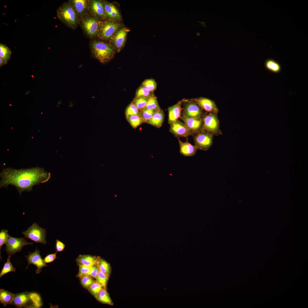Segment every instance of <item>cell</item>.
I'll return each mask as SVG.
<instances>
[{
	"instance_id": "6da1fadb",
	"label": "cell",
	"mask_w": 308,
	"mask_h": 308,
	"mask_svg": "<svg viewBox=\"0 0 308 308\" xmlns=\"http://www.w3.org/2000/svg\"><path fill=\"white\" fill-rule=\"evenodd\" d=\"M0 176V188L13 185L21 195L25 191H31L34 186L48 181L51 174L38 167L17 169L8 167L2 170Z\"/></svg>"
},
{
	"instance_id": "7a4b0ae2",
	"label": "cell",
	"mask_w": 308,
	"mask_h": 308,
	"mask_svg": "<svg viewBox=\"0 0 308 308\" xmlns=\"http://www.w3.org/2000/svg\"><path fill=\"white\" fill-rule=\"evenodd\" d=\"M90 47L93 56L102 64L109 62L115 54V49L112 45L102 41H92Z\"/></svg>"
},
{
	"instance_id": "3957f363",
	"label": "cell",
	"mask_w": 308,
	"mask_h": 308,
	"mask_svg": "<svg viewBox=\"0 0 308 308\" xmlns=\"http://www.w3.org/2000/svg\"><path fill=\"white\" fill-rule=\"evenodd\" d=\"M56 15L57 18L70 28L74 29L78 23V18L68 2L63 3L58 8Z\"/></svg>"
},
{
	"instance_id": "277c9868",
	"label": "cell",
	"mask_w": 308,
	"mask_h": 308,
	"mask_svg": "<svg viewBox=\"0 0 308 308\" xmlns=\"http://www.w3.org/2000/svg\"><path fill=\"white\" fill-rule=\"evenodd\" d=\"M202 119L203 126L202 130L208 131L214 136L222 134L220 128L219 120L217 114L207 113L204 114Z\"/></svg>"
},
{
	"instance_id": "5b68a950",
	"label": "cell",
	"mask_w": 308,
	"mask_h": 308,
	"mask_svg": "<svg viewBox=\"0 0 308 308\" xmlns=\"http://www.w3.org/2000/svg\"><path fill=\"white\" fill-rule=\"evenodd\" d=\"M120 26L119 23L112 20L100 21L97 36L102 39H109L112 37Z\"/></svg>"
},
{
	"instance_id": "8992f818",
	"label": "cell",
	"mask_w": 308,
	"mask_h": 308,
	"mask_svg": "<svg viewBox=\"0 0 308 308\" xmlns=\"http://www.w3.org/2000/svg\"><path fill=\"white\" fill-rule=\"evenodd\" d=\"M46 231L45 229L39 226L36 223L22 232L25 238L29 239L36 243L45 244Z\"/></svg>"
},
{
	"instance_id": "52a82bcc",
	"label": "cell",
	"mask_w": 308,
	"mask_h": 308,
	"mask_svg": "<svg viewBox=\"0 0 308 308\" xmlns=\"http://www.w3.org/2000/svg\"><path fill=\"white\" fill-rule=\"evenodd\" d=\"M81 20L82 27L89 37L93 38L98 35L100 22L98 18L92 15H86Z\"/></svg>"
},
{
	"instance_id": "ba28073f",
	"label": "cell",
	"mask_w": 308,
	"mask_h": 308,
	"mask_svg": "<svg viewBox=\"0 0 308 308\" xmlns=\"http://www.w3.org/2000/svg\"><path fill=\"white\" fill-rule=\"evenodd\" d=\"M193 136L195 146L198 150H207L212 144L214 135L208 131L202 130Z\"/></svg>"
},
{
	"instance_id": "9c48e42d",
	"label": "cell",
	"mask_w": 308,
	"mask_h": 308,
	"mask_svg": "<svg viewBox=\"0 0 308 308\" xmlns=\"http://www.w3.org/2000/svg\"><path fill=\"white\" fill-rule=\"evenodd\" d=\"M32 244L33 243L27 242L23 238L13 237L9 235L5 244V250L8 256H11L12 255L20 252L24 246Z\"/></svg>"
},
{
	"instance_id": "30bf717a",
	"label": "cell",
	"mask_w": 308,
	"mask_h": 308,
	"mask_svg": "<svg viewBox=\"0 0 308 308\" xmlns=\"http://www.w3.org/2000/svg\"><path fill=\"white\" fill-rule=\"evenodd\" d=\"M182 116L190 118H202L204 114L202 109L193 100H184Z\"/></svg>"
},
{
	"instance_id": "8fae6325",
	"label": "cell",
	"mask_w": 308,
	"mask_h": 308,
	"mask_svg": "<svg viewBox=\"0 0 308 308\" xmlns=\"http://www.w3.org/2000/svg\"><path fill=\"white\" fill-rule=\"evenodd\" d=\"M169 131L176 137H187L195 133L178 120L170 125Z\"/></svg>"
},
{
	"instance_id": "7c38bea8",
	"label": "cell",
	"mask_w": 308,
	"mask_h": 308,
	"mask_svg": "<svg viewBox=\"0 0 308 308\" xmlns=\"http://www.w3.org/2000/svg\"><path fill=\"white\" fill-rule=\"evenodd\" d=\"M25 256L27 258L26 260L28 262L26 268H27L29 264H34L37 267L36 271L37 274L39 273L42 271L43 267L47 266L46 263L40 256L39 250H37V248L34 252H29V255Z\"/></svg>"
},
{
	"instance_id": "4fadbf2b",
	"label": "cell",
	"mask_w": 308,
	"mask_h": 308,
	"mask_svg": "<svg viewBox=\"0 0 308 308\" xmlns=\"http://www.w3.org/2000/svg\"><path fill=\"white\" fill-rule=\"evenodd\" d=\"M88 11L91 15L97 18H106L104 1L98 0H89Z\"/></svg>"
},
{
	"instance_id": "5bb4252c",
	"label": "cell",
	"mask_w": 308,
	"mask_h": 308,
	"mask_svg": "<svg viewBox=\"0 0 308 308\" xmlns=\"http://www.w3.org/2000/svg\"><path fill=\"white\" fill-rule=\"evenodd\" d=\"M76 13L78 18H81L86 15L88 11L89 0H71L68 1Z\"/></svg>"
},
{
	"instance_id": "9a60e30c",
	"label": "cell",
	"mask_w": 308,
	"mask_h": 308,
	"mask_svg": "<svg viewBox=\"0 0 308 308\" xmlns=\"http://www.w3.org/2000/svg\"><path fill=\"white\" fill-rule=\"evenodd\" d=\"M180 118L183 121L187 127L194 133L202 130L203 126L202 118H190L182 116Z\"/></svg>"
},
{
	"instance_id": "2e32d148",
	"label": "cell",
	"mask_w": 308,
	"mask_h": 308,
	"mask_svg": "<svg viewBox=\"0 0 308 308\" xmlns=\"http://www.w3.org/2000/svg\"><path fill=\"white\" fill-rule=\"evenodd\" d=\"M194 101L202 110L207 113H213L217 114L219 110L215 102L208 98L201 97L194 99Z\"/></svg>"
},
{
	"instance_id": "e0dca14e",
	"label": "cell",
	"mask_w": 308,
	"mask_h": 308,
	"mask_svg": "<svg viewBox=\"0 0 308 308\" xmlns=\"http://www.w3.org/2000/svg\"><path fill=\"white\" fill-rule=\"evenodd\" d=\"M11 304L19 308L29 307L31 304L30 293L27 292L14 294V299Z\"/></svg>"
},
{
	"instance_id": "ac0fdd59",
	"label": "cell",
	"mask_w": 308,
	"mask_h": 308,
	"mask_svg": "<svg viewBox=\"0 0 308 308\" xmlns=\"http://www.w3.org/2000/svg\"><path fill=\"white\" fill-rule=\"evenodd\" d=\"M129 31L126 28H123L114 35L113 42L118 52H119L124 46L127 34Z\"/></svg>"
},
{
	"instance_id": "d6986e66",
	"label": "cell",
	"mask_w": 308,
	"mask_h": 308,
	"mask_svg": "<svg viewBox=\"0 0 308 308\" xmlns=\"http://www.w3.org/2000/svg\"><path fill=\"white\" fill-rule=\"evenodd\" d=\"M183 101V100L180 101L176 104L169 108L168 122L170 125L178 120L181 116L182 110L181 105Z\"/></svg>"
},
{
	"instance_id": "ffe728a7",
	"label": "cell",
	"mask_w": 308,
	"mask_h": 308,
	"mask_svg": "<svg viewBox=\"0 0 308 308\" xmlns=\"http://www.w3.org/2000/svg\"><path fill=\"white\" fill-rule=\"evenodd\" d=\"M106 18L120 20V14L115 5L112 3L104 1Z\"/></svg>"
},
{
	"instance_id": "44dd1931",
	"label": "cell",
	"mask_w": 308,
	"mask_h": 308,
	"mask_svg": "<svg viewBox=\"0 0 308 308\" xmlns=\"http://www.w3.org/2000/svg\"><path fill=\"white\" fill-rule=\"evenodd\" d=\"M100 257L90 255H80L76 258L78 265L92 266L98 264Z\"/></svg>"
},
{
	"instance_id": "7402d4cb",
	"label": "cell",
	"mask_w": 308,
	"mask_h": 308,
	"mask_svg": "<svg viewBox=\"0 0 308 308\" xmlns=\"http://www.w3.org/2000/svg\"><path fill=\"white\" fill-rule=\"evenodd\" d=\"M180 147V152L185 156H192L194 155L196 151L197 148L195 146L192 145L187 139L185 142H182L178 138Z\"/></svg>"
},
{
	"instance_id": "603a6c76",
	"label": "cell",
	"mask_w": 308,
	"mask_h": 308,
	"mask_svg": "<svg viewBox=\"0 0 308 308\" xmlns=\"http://www.w3.org/2000/svg\"><path fill=\"white\" fill-rule=\"evenodd\" d=\"M165 117L164 113L163 110L161 109L156 110L154 114L152 117L147 120L145 123L157 128H160L162 126L164 121Z\"/></svg>"
},
{
	"instance_id": "cb8c5ba5",
	"label": "cell",
	"mask_w": 308,
	"mask_h": 308,
	"mask_svg": "<svg viewBox=\"0 0 308 308\" xmlns=\"http://www.w3.org/2000/svg\"><path fill=\"white\" fill-rule=\"evenodd\" d=\"M14 294L3 289H0V302L4 306L11 304L14 299Z\"/></svg>"
},
{
	"instance_id": "d4e9b609",
	"label": "cell",
	"mask_w": 308,
	"mask_h": 308,
	"mask_svg": "<svg viewBox=\"0 0 308 308\" xmlns=\"http://www.w3.org/2000/svg\"><path fill=\"white\" fill-rule=\"evenodd\" d=\"M264 65L267 69L274 73L279 72L281 70L280 64L272 59H267L265 62Z\"/></svg>"
},
{
	"instance_id": "484cf974",
	"label": "cell",
	"mask_w": 308,
	"mask_h": 308,
	"mask_svg": "<svg viewBox=\"0 0 308 308\" xmlns=\"http://www.w3.org/2000/svg\"><path fill=\"white\" fill-rule=\"evenodd\" d=\"M95 298L101 303L110 305L113 304L109 294L105 288L102 289Z\"/></svg>"
},
{
	"instance_id": "4316f807",
	"label": "cell",
	"mask_w": 308,
	"mask_h": 308,
	"mask_svg": "<svg viewBox=\"0 0 308 308\" xmlns=\"http://www.w3.org/2000/svg\"><path fill=\"white\" fill-rule=\"evenodd\" d=\"M11 54V49L6 45L0 43V58L4 62L5 64L7 63L10 59Z\"/></svg>"
},
{
	"instance_id": "83f0119b",
	"label": "cell",
	"mask_w": 308,
	"mask_h": 308,
	"mask_svg": "<svg viewBox=\"0 0 308 308\" xmlns=\"http://www.w3.org/2000/svg\"><path fill=\"white\" fill-rule=\"evenodd\" d=\"M127 120L131 126L135 128L144 123L141 115H132L126 117Z\"/></svg>"
},
{
	"instance_id": "f1b7e54d",
	"label": "cell",
	"mask_w": 308,
	"mask_h": 308,
	"mask_svg": "<svg viewBox=\"0 0 308 308\" xmlns=\"http://www.w3.org/2000/svg\"><path fill=\"white\" fill-rule=\"evenodd\" d=\"M145 109L155 110L161 109L159 105L157 98L153 94L148 98L147 104L143 110Z\"/></svg>"
},
{
	"instance_id": "f546056e",
	"label": "cell",
	"mask_w": 308,
	"mask_h": 308,
	"mask_svg": "<svg viewBox=\"0 0 308 308\" xmlns=\"http://www.w3.org/2000/svg\"><path fill=\"white\" fill-rule=\"evenodd\" d=\"M98 264L100 270L104 273L110 276L111 268L110 264L105 260L100 258Z\"/></svg>"
},
{
	"instance_id": "4dcf8cb0",
	"label": "cell",
	"mask_w": 308,
	"mask_h": 308,
	"mask_svg": "<svg viewBox=\"0 0 308 308\" xmlns=\"http://www.w3.org/2000/svg\"><path fill=\"white\" fill-rule=\"evenodd\" d=\"M7 262L4 263V266L0 273V277L10 272H15L16 269L12 265L10 261L11 256H8Z\"/></svg>"
},
{
	"instance_id": "1f68e13d",
	"label": "cell",
	"mask_w": 308,
	"mask_h": 308,
	"mask_svg": "<svg viewBox=\"0 0 308 308\" xmlns=\"http://www.w3.org/2000/svg\"><path fill=\"white\" fill-rule=\"evenodd\" d=\"M109 276L102 272L99 270L96 278V281L102 285L104 288L106 289Z\"/></svg>"
},
{
	"instance_id": "d6a6232c",
	"label": "cell",
	"mask_w": 308,
	"mask_h": 308,
	"mask_svg": "<svg viewBox=\"0 0 308 308\" xmlns=\"http://www.w3.org/2000/svg\"><path fill=\"white\" fill-rule=\"evenodd\" d=\"M126 117L132 115H141V112L132 102L129 105L125 110Z\"/></svg>"
},
{
	"instance_id": "836d02e7",
	"label": "cell",
	"mask_w": 308,
	"mask_h": 308,
	"mask_svg": "<svg viewBox=\"0 0 308 308\" xmlns=\"http://www.w3.org/2000/svg\"><path fill=\"white\" fill-rule=\"evenodd\" d=\"M145 87L141 86L137 90L135 98H148L153 94Z\"/></svg>"
},
{
	"instance_id": "e575fe53",
	"label": "cell",
	"mask_w": 308,
	"mask_h": 308,
	"mask_svg": "<svg viewBox=\"0 0 308 308\" xmlns=\"http://www.w3.org/2000/svg\"><path fill=\"white\" fill-rule=\"evenodd\" d=\"M79 272L77 277L79 278L85 276L89 275L92 269V266L83 265H78Z\"/></svg>"
},
{
	"instance_id": "d590c367",
	"label": "cell",
	"mask_w": 308,
	"mask_h": 308,
	"mask_svg": "<svg viewBox=\"0 0 308 308\" xmlns=\"http://www.w3.org/2000/svg\"><path fill=\"white\" fill-rule=\"evenodd\" d=\"M80 278L82 285L88 289L95 281L93 277L89 275L84 276Z\"/></svg>"
},
{
	"instance_id": "8d00e7d4",
	"label": "cell",
	"mask_w": 308,
	"mask_h": 308,
	"mask_svg": "<svg viewBox=\"0 0 308 308\" xmlns=\"http://www.w3.org/2000/svg\"><path fill=\"white\" fill-rule=\"evenodd\" d=\"M142 86L152 92L156 89L157 85L154 79H149L144 80L142 83Z\"/></svg>"
},
{
	"instance_id": "74e56055",
	"label": "cell",
	"mask_w": 308,
	"mask_h": 308,
	"mask_svg": "<svg viewBox=\"0 0 308 308\" xmlns=\"http://www.w3.org/2000/svg\"><path fill=\"white\" fill-rule=\"evenodd\" d=\"M104 288L102 285L95 280L90 287L88 290L93 296L95 297L100 291Z\"/></svg>"
},
{
	"instance_id": "f35d334b",
	"label": "cell",
	"mask_w": 308,
	"mask_h": 308,
	"mask_svg": "<svg viewBox=\"0 0 308 308\" xmlns=\"http://www.w3.org/2000/svg\"><path fill=\"white\" fill-rule=\"evenodd\" d=\"M30 298L34 307H40L42 305L39 295L36 293H30Z\"/></svg>"
},
{
	"instance_id": "ab89813d",
	"label": "cell",
	"mask_w": 308,
	"mask_h": 308,
	"mask_svg": "<svg viewBox=\"0 0 308 308\" xmlns=\"http://www.w3.org/2000/svg\"><path fill=\"white\" fill-rule=\"evenodd\" d=\"M148 98H135L133 102L140 112L143 110L145 107Z\"/></svg>"
},
{
	"instance_id": "60d3db41",
	"label": "cell",
	"mask_w": 308,
	"mask_h": 308,
	"mask_svg": "<svg viewBox=\"0 0 308 308\" xmlns=\"http://www.w3.org/2000/svg\"><path fill=\"white\" fill-rule=\"evenodd\" d=\"M156 111L153 110L145 109L141 111V115L143 119L144 123H145L147 120L150 119Z\"/></svg>"
},
{
	"instance_id": "b9f144b4",
	"label": "cell",
	"mask_w": 308,
	"mask_h": 308,
	"mask_svg": "<svg viewBox=\"0 0 308 308\" xmlns=\"http://www.w3.org/2000/svg\"><path fill=\"white\" fill-rule=\"evenodd\" d=\"M8 231L6 230L2 229L0 232V251L3 245L5 244L9 238Z\"/></svg>"
},
{
	"instance_id": "7bdbcfd3",
	"label": "cell",
	"mask_w": 308,
	"mask_h": 308,
	"mask_svg": "<svg viewBox=\"0 0 308 308\" xmlns=\"http://www.w3.org/2000/svg\"><path fill=\"white\" fill-rule=\"evenodd\" d=\"M66 246L62 242L57 239L56 240L55 248L56 252H62Z\"/></svg>"
},
{
	"instance_id": "ee69618b",
	"label": "cell",
	"mask_w": 308,
	"mask_h": 308,
	"mask_svg": "<svg viewBox=\"0 0 308 308\" xmlns=\"http://www.w3.org/2000/svg\"><path fill=\"white\" fill-rule=\"evenodd\" d=\"M57 252L47 255L44 259L46 263L52 262L57 258L56 256Z\"/></svg>"
},
{
	"instance_id": "f6af8a7d",
	"label": "cell",
	"mask_w": 308,
	"mask_h": 308,
	"mask_svg": "<svg viewBox=\"0 0 308 308\" xmlns=\"http://www.w3.org/2000/svg\"><path fill=\"white\" fill-rule=\"evenodd\" d=\"M99 270V268L98 264L92 266V269L89 276L96 279Z\"/></svg>"
},
{
	"instance_id": "bcb514c9",
	"label": "cell",
	"mask_w": 308,
	"mask_h": 308,
	"mask_svg": "<svg viewBox=\"0 0 308 308\" xmlns=\"http://www.w3.org/2000/svg\"><path fill=\"white\" fill-rule=\"evenodd\" d=\"M5 65L2 59L0 58V67H1L3 65Z\"/></svg>"
}]
</instances>
